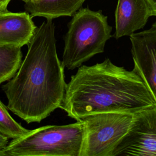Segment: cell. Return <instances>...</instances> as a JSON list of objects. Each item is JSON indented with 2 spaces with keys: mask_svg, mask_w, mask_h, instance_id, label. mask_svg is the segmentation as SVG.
Instances as JSON below:
<instances>
[{
  "mask_svg": "<svg viewBox=\"0 0 156 156\" xmlns=\"http://www.w3.org/2000/svg\"><path fill=\"white\" fill-rule=\"evenodd\" d=\"M52 20L37 26L15 74L2 87L7 109L27 124L40 122L60 108L66 83L58 58Z\"/></svg>",
  "mask_w": 156,
  "mask_h": 156,
  "instance_id": "cell-1",
  "label": "cell"
},
{
  "mask_svg": "<svg viewBox=\"0 0 156 156\" xmlns=\"http://www.w3.org/2000/svg\"><path fill=\"white\" fill-rule=\"evenodd\" d=\"M156 103L140 76L107 58L92 66L81 65L66 85L60 106L79 121L104 112L137 113Z\"/></svg>",
  "mask_w": 156,
  "mask_h": 156,
  "instance_id": "cell-2",
  "label": "cell"
},
{
  "mask_svg": "<svg viewBox=\"0 0 156 156\" xmlns=\"http://www.w3.org/2000/svg\"><path fill=\"white\" fill-rule=\"evenodd\" d=\"M68 24L64 37L62 63L73 70L96 54L104 52L107 41L112 37V27L101 10L80 8Z\"/></svg>",
  "mask_w": 156,
  "mask_h": 156,
  "instance_id": "cell-3",
  "label": "cell"
},
{
  "mask_svg": "<svg viewBox=\"0 0 156 156\" xmlns=\"http://www.w3.org/2000/svg\"><path fill=\"white\" fill-rule=\"evenodd\" d=\"M84 137L81 120L66 125L41 126L12 139L5 156H80Z\"/></svg>",
  "mask_w": 156,
  "mask_h": 156,
  "instance_id": "cell-4",
  "label": "cell"
},
{
  "mask_svg": "<svg viewBox=\"0 0 156 156\" xmlns=\"http://www.w3.org/2000/svg\"><path fill=\"white\" fill-rule=\"evenodd\" d=\"M135 113L104 112L87 116L80 156H111L119 142L127 133Z\"/></svg>",
  "mask_w": 156,
  "mask_h": 156,
  "instance_id": "cell-5",
  "label": "cell"
},
{
  "mask_svg": "<svg viewBox=\"0 0 156 156\" xmlns=\"http://www.w3.org/2000/svg\"><path fill=\"white\" fill-rule=\"evenodd\" d=\"M156 156V105L135 113L126 135L111 156Z\"/></svg>",
  "mask_w": 156,
  "mask_h": 156,
  "instance_id": "cell-6",
  "label": "cell"
},
{
  "mask_svg": "<svg viewBox=\"0 0 156 156\" xmlns=\"http://www.w3.org/2000/svg\"><path fill=\"white\" fill-rule=\"evenodd\" d=\"M133 69L156 103V21L151 27L129 36Z\"/></svg>",
  "mask_w": 156,
  "mask_h": 156,
  "instance_id": "cell-7",
  "label": "cell"
},
{
  "mask_svg": "<svg viewBox=\"0 0 156 156\" xmlns=\"http://www.w3.org/2000/svg\"><path fill=\"white\" fill-rule=\"evenodd\" d=\"M150 16V10L146 0H118L113 37L116 40L124 36L129 37L143 28Z\"/></svg>",
  "mask_w": 156,
  "mask_h": 156,
  "instance_id": "cell-8",
  "label": "cell"
},
{
  "mask_svg": "<svg viewBox=\"0 0 156 156\" xmlns=\"http://www.w3.org/2000/svg\"><path fill=\"white\" fill-rule=\"evenodd\" d=\"M27 12L0 13V46L27 45L36 28Z\"/></svg>",
  "mask_w": 156,
  "mask_h": 156,
  "instance_id": "cell-9",
  "label": "cell"
},
{
  "mask_svg": "<svg viewBox=\"0 0 156 156\" xmlns=\"http://www.w3.org/2000/svg\"><path fill=\"white\" fill-rule=\"evenodd\" d=\"M86 0H35L26 2L24 7L32 18L44 17L54 20L61 16H72Z\"/></svg>",
  "mask_w": 156,
  "mask_h": 156,
  "instance_id": "cell-10",
  "label": "cell"
},
{
  "mask_svg": "<svg viewBox=\"0 0 156 156\" xmlns=\"http://www.w3.org/2000/svg\"><path fill=\"white\" fill-rule=\"evenodd\" d=\"M21 48L0 46V84L10 79L22 62Z\"/></svg>",
  "mask_w": 156,
  "mask_h": 156,
  "instance_id": "cell-11",
  "label": "cell"
},
{
  "mask_svg": "<svg viewBox=\"0 0 156 156\" xmlns=\"http://www.w3.org/2000/svg\"><path fill=\"white\" fill-rule=\"evenodd\" d=\"M29 130L12 117L7 110V107L0 99V133L9 139H16L26 135Z\"/></svg>",
  "mask_w": 156,
  "mask_h": 156,
  "instance_id": "cell-12",
  "label": "cell"
},
{
  "mask_svg": "<svg viewBox=\"0 0 156 156\" xmlns=\"http://www.w3.org/2000/svg\"><path fill=\"white\" fill-rule=\"evenodd\" d=\"M149 6L151 15L156 16V0H146Z\"/></svg>",
  "mask_w": 156,
  "mask_h": 156,
  "instance_id": "cell-13",
  "label": "cell"
},
{
  "mask_svg": "<svg viewBox=\"0 0 156 156\" xmlns=\"http://www.w3.org/2000/svg\"><path fill=\"white\" fill-rule=\"evenodd\" d=\"M12 0H0V13L8 11L7 7Z\"/></svg>",
  "mask_w": 156,
  "mask_h": 156,
  "instance_id": "cell-14",
  "label": "cell"
},
{
  "mask_svg": "<svg viewBox=\"0 0 156 156\" xmlns=\"http://www.w3.org/2000/svg\"><path fill=\"white\" fill-rule=\"evenodd\" d=\"M9 138L0 133V148H4L9 143Z\"/></svg>",
  "mask_w": 156,
  "mask_h": 156,
  "instance_id": "cell-15",
  "label": "cell"
},
{
  "mask_svg": "<svg viewBox=\"0 0 156 156\" xmlns=\"http://www.w3.org/2000/svg\"><path fill=\"white\" fill-rule=\"evenodd\" d=\"M0 156H5L3 148H0Z\"/></svg>",
  "mask_w": 156,
  "mask_h": 156,
  "instance_id": "cell-16",
  "label": "cell"
},
{
  "mask_svg": "<svg viewBox=\"0 0 156 156\" xmlns=\"http://www.w3.org/2000/svg\"><path fill=\"white\" fill-rule=\"evenodd\" d=\"M22 1H23L26 3V2H32V1H34L35 0H22Z\"/></svg>",
  "mask_w": 156,
  "mask_h": 156,
  "instance_id": "cell-17",
  "label": "cell"
}]
</instances>
